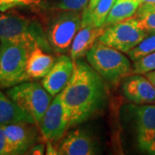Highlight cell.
Returning a JSON list of instances; mask_svg holds the SVG:
<instances>
[{
  "label": "cell",
  "instance_id": "cell-10",
  "mask_svg": "<svg viewBox=\"0 0 155 155\" xmlns=\"http://www.w3.org/2000/svg\"><path fill=\"white\" fill-rule=\"evenodd\" d=\"M57 151L61 155H93L98 153L99 147L91 134L79 128L68 134Z\"/></svg>",
  "mask_w": 155,
  "mask_h": 155
},
{
  "label": "cell",
  "instance_id": "cell-7",
  "mask_svg": "<svg viewBox=\"0 0 155 155\" xmlns=\"http://www.w3.org/2000/svg\"><path fill=\"white\" fill-rule=\"evenodd\" d=\"M80 11H59L48 24L47 36L52 50L59 54L70 51L72 41L81 27Z\"/></svg>",
  "mask_w": 155,
  "mask_h": 155
},
{
  "label": "cell",
  "instance_id": "cell-18",
  "mask_svg": "<svg viewBox=\"0 0 155 155\" xmlns=\"http://www.w3.org/2000/svg\"><path fill=\"white\" fill-rule=\"evenodd\" d=\"M116 0H99L92 10L85 8L82 12V20L95 27H104L105 20Z\"/></svg>",
  "mask_w": 155,
  "mask_h": 155
},
{
  "label": "cell",
  "instance_id": "cell-26",
  "mask_svg": "<svg viewBox=\"0 0 155 155\" xmlns=\"http://www.w3.org/2000/svg\"><path fill=\"white\" fill-rule=\"evenodd\" d=\"M28 152H30L28 153H32V154H43V152H44V145H34L33 147L29 149Z\"/></svg>",
  "mask_w": 155,
  "mask_h": 155
},
{
  "label": "cell",
  "instance_id": "cell-21",
  "mask_svg": "<svg viewBox=\"0 0 155 155\" xmlns=\"http://www.w3.org/2000/svg\"><path fill=\"white\" fill-rule=\"evenodd\" d=\"M155 52V34H150L135 48L127 53L130 60L134 62L139 59Z\"/></svg>",
  "mask_w": 155,
  "mask_h": 155
},
{
  "label": "cell",
  "instance_id": "cell-24",
  "mask_svg": "<svg viewBox=\"0 0 155 155\" xmlns=\"http://www.w3.org/2000/svg\"><path fill=\"white\" fill-rule=\"evenodd\" d=\"M37 4V0H0V12H5L16 8Z\"/></svg>",
  "mask_w": 155,
  "mask_h": 155
},
{
  "label": "cell",
  "instance_id": "cell-23",
  "mask_svg": "<svg viewBox=\"0 0 155 155\" xmlns=\"http://www.w3.org/2000/svg\"><path fill=\"white\" fill-rule=\"evenodd\" d=\"M155 70V52L134 62L133 74H146Z\"/></svg>",
  "mask_w": 155,
  "mask_h": 155
},
{
  "label": "cell",
  "instance_id": "cell-13",
  "mask_svg": "<svg viewBox=\"0 0 155 155\" xmlns=\"http://www.w3.org/2000/svg\"><path fill=\"white\" fill-rule=\"evenodd\" d=\"M105 27H95L89 22L82 20L81 27L72 41L70 57L73 61L83 58L98 41Z\"/></svg>",
  "mask_w": 155,
  "mask_h": 155
},
{
  "label": "cell",
  "instance_id": "cell-5",
  "mask_svg": "<svg viewBox=\"0 0 155 155\" xmlns=\"http://www.w3.org/2000/svg\"><path fill=\"white\" fill-rule=\"evenodd\" d=\"M30 50L26 47L10 42L0 44V86L12 87L28 81L27 61Z\"/></svg>",
  "mask_w": 155,
  "mask_h": 155
},
{
  "label": "cell",
  "instance_id": "cell-2",
  "mask_svg": "<svg viewBox=\"0 0 155 155\" xmlns=\"http://www.w3.org/2000/svg\"><path fill=\"white\" fill-rule=\"evenodd\" d=\"M0 41L22 45L30 51L35 48L52 50L47 33L37 21L7 11L0 12Z\"/></svg>",
  "mask_w": 155,
  "mask_h": 155
},
{
  "label": "cell",
  "instance_id": "cell-4",
  "mask_svg": "<svg viewBox=\"0 0 155 155\" xmlns=\"http://www.w3.org/2000/svg\"><path fill=\"white\" fill-rule=\"evenodd\" d=\"M7 95L18 107L31 116L39 125L52 102V96L42 84L25 81L7 91Z\"/></svg>",
  "mask_w": 155,
  "mask_h": 155
},
{
  "label": "cell",
  "instance_id": "cell-19",
  "mask_svg": "<svg viewBox=\"0 0 155 155\" xmlns=\"http://www.w3.org/2000/svg\"><path fill=\"white\" fill-rule=\"evenodd\" d=\"M90 0H37L41 7L54 11H82Z\"/></svg>",
  "mask_w": 155,
  "mask_h": 155
},
{
  "label": "cell",
  "instance_id": "cell-27",
  "mask_svg": "<svg viewBox=\"0 0 155 155\" xmlns=\"http://www.w3.org/2000/svg\"><path fill=\"white\" fill-rule=\"evenodd\" d=\"M144 75L147 76V78L151 81V83L155 86V70L154 71H152V72H147V73H146Z\"/></svg>",
  "mask_w": 155,
  "mask_h": 155
},
{
  "label": "cell",
  "instance_id": "cell-16",
  "mask_svg": "<svg viewBox=\"0 0 155 155\" xmlns=\"http://www.w3.org/2000/svg\"><path fill=\"white\" fill-rule=\"evenodd\" d=\"M140 5L139 0H116L106 18L104 27L133 17Z\"/></svg>",
  "mask_w": 155,
  "mask_h": 155
},
{
  "label": "cell",
  "instance_id": "cell-25",
  "mask_svg": "<svg viewBox=\"0 0 155 155\" xmlns=\"http://www.w3.org/2000/svg\"><path fill=\"white\" fill-rule=\"evenodd\" d=\"M0 155H11V148L4 126H0Z\"/></svg>",
  "mask_w": 155,
  "mask_h": 155
},
{
  "label": "cell",
  "instance_id": "cell-28",
  "mask_svg": "<svg viewBox=\"0 0 155 155\" xmlns=\"http://www.w3.org/2000/svg\"><path fill=\"white\" fill-rule=\"evenodd\" d=\"M98 1H99V0H90V1H89V5L88 6H87V9L90 10V11L92 10L95 6L97 5V4L98 3Z\"/></svg>",
  "mask_w": 155,
  "mask_h": 155
},
{
  "label": "cell",
  "instance_id": "cell-8",
  "mask_svg": "<svg viewBox=\"0 0 155 155\" xmlns=\"http://www.w3.org/2000/svg\"><path fill=\"white\" fill-rule=\"evenodd\" d=\"M39 126L43 137L49 141L61 138L69 127V121L62 104L60 93L52 100Z\"/></svg>",
  "mask_w": 155,
  "mask_h": 155
},
{
  "label": "cell",
  "instance_id": "cell-1",
  "mask_svg": "<svg viewBox=\"0 0 155 155\" xmlns=\"http://www.w3.org/2000/svg\"><path fill=\"white\" fill-rule=\"evenodd\" d=\"M104 78L83 59L73 61V72L60 93L69 127L88 121L104 109L106 87Z\"/></svg>",
  "mask_w": 155,
  "mask_h": 155
},
{
  "label": "cell",
  "instance_id": "cell-6",
  "mask_svg": "<svg viewBox=\"0 0 155 155\" xmlns=\"http://www.w3.org/2000/svg\"><path fill=\"white\" fill-rule=\"evenodd\" d=\"M148 35L134 16L106 26L98 41L127 54Z\"/></svg>",
  "mask_w": 155,
  "mask_h": 155
},
{
  "label": "cell",
  "instance_id": "cell-3",
  "mask_svg": "<svg viewBox=\"0 0 155 155\" xmlns=\"http://www.w3.org/2000/svg\"><path fill=\"white\" fill-rule=\"evenodd\" d=\"M89 65L106 81L118 83L124 77L133 74L129 59L119 50L97 41L86 54Z\"/></svg>",
  "mask_w": 155,
  "mask_h": 155
},
{
  "label": "cell",
  "instance_id": "cell-22",
  "mask_svg": "<svg viewBox=\"0 0 155 155\" xmlns=\"http://www.w3.org/2000/svg\"><path fill=\"white\" fill-rule=\"evenodd\" d=\"M137 144L143 153L155 155V128L137 132Z\"/></svg>",
  "mask_w": 155,
  "mask_h": 155
},
{
  "label": "cell",
  "instance_id": "cell-14",
  "mask_svg": "<svg viewBox=\"0 0 155 155\" xmlns=\"http://www.w3.org/2000/svg\"><path fill=\"white\" fill-rule=\"evenodd\" d=\"M55 62V58L41 48L29 52L27 61V75L29 80L43 78Z\"/></svg>",
  "mask_w": 155,
  "mask_h": 155
},
{
  "label": "cell",
  "instance_id": "cell-11",
  "mask_svg": "<svg viewBox=\"0 0 155 155\" xmlns=\"http://www.w3.org/2000/svg\"><path fill=\"white\" fill-rule=\"evenodd\" d=\"M73 72V61L67 55H61L42 79V85L52 97L61 93L71 79Z\"/></svg>",
  "mask_w": 155,
  "mask_h": 155
},
{
  "label": "cell",
  "instance_id": "cell-12",
  "mask_svg": "<svg viewBox=\"0 0 155 155\" xmlns=\"http://www.w3.org/2000/svg\"><path fill=\"white\" fill-rule=\"evenodd\" d=\"M122 93L135 104L155 103V86L144 74H132L123 82Z\"/></svg>",
  "mask_w": 155,
  "mask_h": 155
},
{
  "label": "cell",
  "instance_id": "cell-20",
  "mask_svg": "<svg viewBox=\"0 0 155 155\" xmlns=\"http://www.w3.org/2000/svg\"><path fill=\"white\" fill-rule=\"evenodd\" d=\"M134 17L149 35L155 34V4H141Z\"/></svg>",
  "mask_w": 155,
  "mask_h": 155
},
{
  "label": "cell",
  "instance_id": "cell-9",
  "mask_svg": "<svg viewBox=\"0 0 155 155\" xmlns=\"http://www.w3.org/2000/svg\"><path fill=\"white\" fill-rule=\"evenodd\" d=\"M6 137L11 148V154L28 153L36 140V129L34 123L17 122L4 126Z\"/></svg>",
  "mask_w": 155,
  "mask_h": 155
},
{
  "label": "cell",
  "instance_id": "cell-15",
  "mask_svg": "<svg viewBox=\"0 0 155 155\" xmlns=\"http://www.w3.org/2000/svg\"><path fill=\"white\" fill-rule=\"evenodd\" d=\"M17 122L35 123L34 119L23 111L0 90V126Z\"/></svg>",
  "mask_w": 155,
  "mask_h": 155
},
{
  "label": "cell",
  "instance_id": "cell-29",
  "mask_svg": "<svg viewBox=\"0 0 155 155\" xmlns=\"http://www.w3.org/2000/svg\"><path fill=\"white\" fill-rule=\"evenodd\" d=\"M141 4L148 3V4H155V0H139Z\"/></svg>",
  "mask_w": 155,
  "mask_h": 155
},
{
  "label": "cell",
  "instance_id": "cell-17",
  "mask_svg": "<svg viewBox=\"0 0 155 155\" xmlns=\"http://www.w3.org/2000/svg\"><path fill=\"white\" fill-rule=\"evenodd\" d=\"M131 110L137 132L155 128V105L132 106Z\"/></svg>",
  "mask_w": 155,
  "mask_h": 155
}]
</instances>
